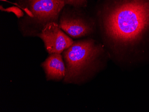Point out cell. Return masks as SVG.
I'll return each mask as SVG.
<instances>
[{"label":"cell","mask_w":149,"mask_h":112,"mask_svg":"<svg viewBox=\"0 0 149 112\" xmlns=\"http://www.w3.org/2000/svg\"><path fill=\"white\" fill-rule=\"evenodd\" d=\"M117 1L104 13L105 35L117 46L135 45L149 31V0Z\"/></svg>","instance_id":"1"},{"label":"cell","mask_w":149,"mask_h":112,"mask_svg":"<svg viewBox=\"0 0 149 112\" xmlns=\"http://www.w3.org/2000/svg\"><path fill=\"white\" fill-rule=\"evenodd\" d=\"M103 51L93 39L74 42L63 51L66 67L64 82L72 83L82 78L93 69Z\"/></svg>","instance_id":"2"},{"label":"cell","mask_w":149,"mask_h":112,"mask_svg":"<svg viewBox=\"0 0 149 112\" xmlns=\"http://www.w3.org/2000/svg\"><path fill=\"white\" fill-rule=\"evenodd\" d=\"M38 36L42 39L46 50L50 55L61 54L74 42L54 22L46 23Z\"/></svg>","instance_id":"3"},{"label":"cell","mask_w":149,"mask_h":112,"mask_svg":"<svg viewBox=\"0 0 149 112\" xmlns=\"http://www.w3.org/2000/svg\"><path fill=\"white\" fill-rule=\"evenodd\" d=\"M29 2L32 17L42 23L56 20L65 5L64 0H31Z\"/></svg>","instance_id":"4"},{"label":"cell","mask_w":149,"mask_h":112,"mask_svg":"<svg viewBox=\"0 0 149 112\" xmlns=\"http://www.w3.org/2000/svg\"><path fill=\"white\" fill-rule=\"evenodd\" d=\"M59 27L68 35L79 38L89 35L92 32L91 26L82 19L72 17H62Z\"/></svg>","instance_id":"5"},{"label":"cell","mask_w":149,"mask_h":112,"mask_svg":"<svg viewBox=\"0 0 149 112\" xmlns=\"http://www.w3.org/2000/svg\"><path fill=\"white\" fill-rule=\"evenodd\" d=\"M42 65L47 80L59 81L66 76V65L60 54H51Z\"/></svg>","instance_id":"6"},{"label":"cell","mask_w":149,"mask_h":112,"mask_svg":"<svg viewBox=\"0 0 149 112\" xmlns=\"http://www.w3.org/2000/svg\"><path fill=\"white\" fill-rule=\"evenodd\" d=\"M1 10L3 11L13 13L18 17H21L23 15V12L21 10V9H19L17 7H16V6H12V7H9V8L5 9L2 7V6H1Z\"/></svg>","instance_id":"7"},{"label":"cell","mask_w":149,"mask_h":112,"mask_svg":"<svg viewBox=\"0 0 149 112\" xmlns=\"http://www.w3.org/2000/svg\"><path fill=\"white\" fill-rule=\"evenodd\" d=\"M65 4H69L74 7L84 6L87 4V0H64Z\"/></svg>","instance_id":"8"},{"label":"cell","mask_w":149,"mask_h":112,"mask_svg":"<svg viewBox=\"0 0 149 112\" xmlns=\"http://www.w3.org/2000/svg\"><path fill=\"white\" fill-rule=\"evenodd\" d=\"M1 1H6L7 0H1Z\"/></svg>","instance_id":"9"},{"label":"cell","mask_w":149,"mask_h":112,"mask_svg":"<svg viewBox=\"0 0 149 112\" xmlns=\"http://www.w3.org/2000/svg\"><path fill=\"white\" fill-rule=\"evenodd\" d=\"M31 1V0H29V1Z\"/></svg>","instance_id":"10"}]
</instances>
